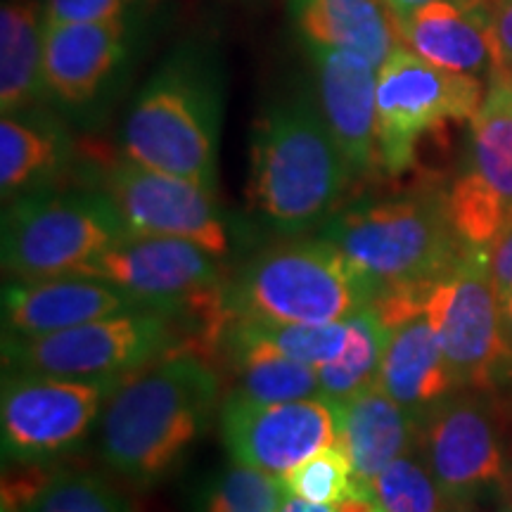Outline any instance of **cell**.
<instances>
[{
  "label": "cell",
  "instance_id": "6da1fadb",
  "mask_svg": "<svg viewBox=\"0 0 512 512\" xmlns=\"http://www.w3.org/2000/svg\"><path fill=\"white\" fill-rule=\"evenodd\" d=\"M351 183L318 98L294 93L261 110L249 140L247 204L264 226L299 235L335 214Z\"/></svg>",
  "mask_w": 512,
  "mask_h": 512
},
{
  "label": "cell",
  "instance_id": "7a4b0ae2",
  "mask_svg": "<svg viewBox=\"0 0 512 512\" xmlns=\"http://www.w3.org/2000/svg\"><path fill=\"white\" fill-rule=\"evenodd\" d=\"M219 408V377L197 354H176L117 387L100 418L105 463L136 486L174 472Z\"/></svg>",
  "mask_w": 512,
  "mask_h": 512
},
{
  "label": "cell",
  "instance_id": "3957f363",
  "mask_svg": "<svg viewBox=\"0 0 512 512\" xmlns=\"http://www.w3.org/2000/svg\"><path fill=\"white\" fill-rule=\"evenodd\" d=\"M223 83L214 46L197 38L178 43L128 107L121 128L124 157L216 192Z\"/></svg>",
  "mask_w": 512,
  "mask_h": 512
},
{
  "label": "cell",
  "instance_id": "277c9868",
  "mask_svg": "<svg viewBox=\"0 0 512 512\" xmlns=\"http://www.w3.org/2000/svg\"><path fill=\"white\" fill-rule=\"evenodd\" d=\"M318 235L344 254L373 292V304L387 297L427 302L467 249L448 216L446 195L437 192L356 202L335 211Z\"/></svg>",
  "mask_w": 512,
  "mask_h": 512
},
{
  "label": "cell",
  "instance_id": "5b68a950",
  "mask_svg": "<svg viewBox=\"0 0 512 512\" xmlns=\"http://www.w3.org/2000/svg\"><path fill=\"white\" fill-rule=\"evenodd\" d=\"M230 318L259 323H342L373 306V292L335 245L318 235L256 254L223 290Z\"/></svg>",
  "mask_w": 512,
  "mask_h": 512
},
{
  "label": "cell",
  "instance_id": "8992f818",
  "mask_svg": "<svg viewBox=\"0 0 512 512\" xmlns=\"http://www.w3.org/2000/svg\"><path fill=\"white\" fill-rule=\"evenodd\" d=\"M128 228L105 190L48 188L17 197L3 214V271L12 280L88 275Z\"/></svg>",
  "mask_w": 512,
  "mask_h": 512
},
{
  "label": "cell",
  "instance_id": "52a82bcc",
  "mask_svg": "<svg viewBox=\"0 0 512 512\" xmlns=\"http://www.w3.org/2000/svg\"><path fill=\"white\" fill-rule=\"evenodd\" d=\"M176 306H140L48 335L3 332L5 370L74 380H117L166 354L174 344Z\"/></svg>",
  "mask_w": 512,
  "mask_h": 512
},
{
  "label": "cell",
  "instance_id": "ba28073f",
  "mask_svg": "<svg viewBox=\"0 0 512 512\" xmlns=\"http://www.w3.org/2000/svg\"><path fill=\"white\" fill-rule=\"evenodd\" d=\"M150 10L100 22H46V100L64 117L93 124L110 110L138 60Z\"/></svg>",
  "mask_w": 512,
  "mask_h": 512
},
{
  "label": "cell",
  "instance_id": "9c48e42d",
  "mask_svg": "<svg viewBox=\"0 0 512 512\" xmlns=\"http://www.w3.org/2000/svg\"><path fill=\"white\" fill-rule=\"evenodd\" d=\"M484 95L482 79L441 69L399 43L377 72V162L384 174L411 169L420 138L475 117Z\"/></svg>",
  "mask_w": 512,
  "mask_h": 512
},
{
  "label": "cell",
  "instance_id": "30bf717a",
  "mask_svg": "<svg viewBox=\"0 0 512 512\" xmlns=\"http://www.w3.org/2000/svg\"><path fill=\"white\" fill-rule=\"evenodd\" d=\"M117 387V380H74L5 370L0 396L5 463H48L79 448Z\"/></svg>",
  "mask_w": 512,
  "mask_h": 512
},
{
  "label": "cell",
  "instance_id": "8fae6325",
  "mask_svg": "<svg viewBox=\"0 0 512 512\" xmlns=\"http://www.w3.org/2000/svg\"><path fill=\"white\" fill-rule=\"evenodd\" d=\"M102 190L117 204L128 233L195 242L216 259L240 245V228L216 202V192L188 178L124 157L105 171Z\"/></svg>",
  "mask_w": 512,
  "mask_h": 512
},
{
  "label": "cell",
  "instance_id": "7c38bea8",
  "mask_svg": "<svg viewBox=\"0 0 512 512\" xmlns=\"http://www.w3.org/2000/svg\"><path fill=\"white\" fill-rule=\"evenodd\" d=\"M425 316L437 332L458 387L489 384L503 356H508L489 249H465L458 264L427 294Z\"/></svg>",
  "mask_w": 512,
  "mask_h": 512
},
{
  "label": "cell",
  "instance_id": "4fadbf2b",
  "mask_svg": "<svg viewBox=\"0 0 512 512\" xmlns=\"http://www.w3.org/2000/svg\"><path fill=\"white\" fill-rule=\"evenodd\" d=\"M221 437L235 463L280 479L320 448L342 441L339 403L325 396L256 403L230 392L221 403Z\"/></svg>",
  "mask_w": 512,
  "mask_h": 512
},
{
  "label": "cell",
  "instance_id": "5bb4252c",
  "mask_svg": "<svg viewBox=\"0 0 512 512\" xmlns=\"http://www.w3.org/2000/svg\"><path fill=\"white\" fill-rule=\"evenodd\" d=\"M418 448L456 505L475 503L508 477L496 422L486 403L472 394H448L427 408L420 418Z\"/></svg>",
  "mask_w": 512,
  "mask_h": 512
},
{
  "label": "cell",
  "instance_id": "9a60e30c",
  "mask_svg": "<svg viewBox=\"0 0 512 512\" xmlns=\"http://www.w3.org/2000/svg\"><path fill=\"white\" fill-rule=\"evenodd\" d=\"M88 275L112 280L140 299L159 306H190L221 290L216 256L195 242L128 233L98 256Z\"/></svg>",
  "mask_w": 512,
  "mask_h": 512
},
{
  "label": "cell",
  "instance_id": "2e32d148",
  "mask_svg": "<svg viewBox=\"0 0 512 512\" xmlns=\"http://www.w3.org/2000/svg\"><path fill=\"white\" fill-rule=\"evenodd\" d=\"M140 306L150 302L98 275L10 280L3 287V328L8 335H48Z\"/></svg>",
  "mask_w": 512,
  "mask_h": 512
},
{
  "label": "cell",
  "instance_id": "e0dca14e",
  "mask_svg": "<svg viewBox=\"0 0 512 512\" xmlns=\"http://www.w3.org/2000/svg\"><path fill=\"white\" fill-rule=\"evenodd\" d=\"M316 67L318 105L351 181L368 178L377 164V72L373 62L351 50H309Z\"/></svg>",
  "mask_w": 512,
  "mask_h": 512
},
{
  "label": "cell",
  "instance_id": "ac0fdd59",
  "mask_svg": "<svg viewBox=\"0 0 512 512\" xmlns=\"http://www.w3.org/2000/svg\"><path fill=\"white\" fill-rule=\"evenodd\" d=\"M392 19L401 46L422 60L477 79L496 72L489 8H465L453 0H430Z\"/></svg>",
  "mask_w": 512,
  "mask_h": 512
},
{
  "label": "cell",
  "instance_id": "d6986e66",
  "mask_svg": "<svg viewBox=\"0 0 512 512\" xmlns=\"http://www.w3.org/2000/svg\"><path fill=\"white\" fill-rule=\"evenodd\" d=\"M72 159L74 143L60 117L38 107L3 114L0 190L5 202L55 188Z\"/></svg>",
  "mask_w": 512,
  "mask_h": 512
},
{
  "label": "cell",
  "instance_id": "ffe728a7",
  "mask_svg": "<svg viewBox=\"0 0 512 512\" xmlns=\"http://www.w3.org/2000/svg\"><path fill=\"white\" fill-rule=\"evenodd\" d=\"M377 384L420 418L458 387L425 311L389 328Z\"/></svg>",
  "mask_w": 512,
  "mask_h": 512
},
{
  "label": "cell",
  "instance_id": "44dd1931",
  "mask_svg": "<svg viewBox=\"0 0 512 512\" xmlns=\"http://www.w3.org/2000/svg\"><path fill=\"white\" fill-rule=\"evenodd\" d=\"M342 446L358 482L368 486L389 463L418 446L420 415L403 408L380 384H370L339 403Z\"/></svg>",
  "mask_w": 512,
  "mask_h": 512
},
{
  "label": "cell",
  "instance_id": "7402d4cb",
  "mask_svg": "<svg viewBox=\"0 0 512 512\" xmlns=\"http://www.w3.org/2000/svg\"><path fill=\"white\" fill-rule=\"evenodd\" d=\"M287 8L309 50H351L382 67L399 46L392 12L382 0H290Z\"/></svg>",
  "mask_w": 512,
  "mask_h": 512
},
{
  "label": "cell",
  "instance_id": "603a6c76",
  "mask_svg": "<svg viewBox=\"0 0 512 512\" xmlns=\"http://www.w3.org/2000/svg\"><path fill=\"white\" fill-rule=\"evenodd\" d=\"M235 394L256 403H285L323 396L318 368L294 361L283 351L252 335L240 320H226L223 328Z\"/></svg>",
  "mask_w": 512,
  "mask_h": 512
},
{
  "label": "cell",
  "instance_id": "cb8c5ba5",
  "mask_svg": "<svg viewBox=\"0 0 512 512\" xmlns=\"http://www.w3.org/2000/svg\"><path fill=\"white\" fill-rule=\"evenodd\" d=\"M489 195L512 221V76L496 72L482 105L470 119L465 171L460 174Z\"/></svg>",
  "mask_w": 512,
  "mask_h": 512
},
{
  "label": "cell",
  "instance_id": "d4e9b609",
  "mask_svg": "<svg viewBox=\"0 0 512 512\" xmlns=\"http://www.w3.org/2000/svg\"><path fill=\"white\" fill-rule=\"evenodd\" d=\"M46 10L38 0H3L0 10V110L38 107L46 100L43 79Z\"/></svg>",
  "mask_w": 512,
  "mask_h": 512
},
{
  "label": "cell",
  "instance_id": "484cf974",
  "mask_svg": "<svg viewBox=\"0 0 512 512\" xmlns=\"http://www.w3.org/2000/svg\"><path fill=\"white\" fill-rule=\"evenodd\" d=\"M389 328L382 323L373 306L358 311L349 318V342L344 354L328 366L318 368L320 387L325 399L342 403L377 384L382 370L384 347H387Z\"/></svg>",
  "mask_w": 512,
  "mask_h": 512
},
{
  "label": "cell",
  "instance_id": "4316f807",
  "mask_svg": "<svg viewBox=\"0 0 512 512\" xmlns=\"http://www.w3.org/2000/svg\"><path fill=\"white\" fill-rule=\"evenodd\" d=\"M283 498L278 477L233 460L204 482L195 512H278Z\"/></svg>",
  "mask_w": 512,
  "mask_h": 512
},
{
  "label": "cell",
  "instance_id": "83f0119b",
  "mask_svg": "<svg viewBox=\"0 0 512 512\" xmlns=\"http://www.w3.org/2000/svg\"><path fill=\"white\" fill-rule=\"evenodd\" d=\"M384 512H453L456 503L444 494L427 463L403 453L368 484Z\"/></svg>",
  "mask_w": 512,
  "mask_h": 512
},
{
  "label": "cell",
  "instance_id": "f1b7e54d",
  "mask_svg": "<svg viewBox=\"0 0 512 512\" xmlns=\"http://www.w3.org/2000/svg\"><path fill=\"white\" fill-rule=\"evenodd\" d=\"M280 484H283L285 496L302 498V501L318 505H335L363 486L358 482L342 441L320 448L318 453L299 463L285 477H280Z\"/></svg>",
  "mask_w": 512,
  "mask_h": 512
},
{
  "label": "cell",
  "instance_id": "f546056e",
  "mask_svg": "<svg viewBox=\"0 0 512 512\" xmlns=\"http://www.w3.org/2000/svg\"><path fill=\"white\" fill-rule=\"evenodd\" d=\"M240 320L245 328L273 349L283 351L294 361L306 363V366L323 368L337 361L344 354L349 342V320L342 323L325 325H292V323H259V320L230 318Z\"/></svg>",
  "mask_w": 512,
  "mask_h": 512
},
{
  "label": "cell",
  "instance_id": "4dcf8cb0",
  "mask_svg": "<svg viewBox=\"0 0 512 512\" xmlns=\"http://www.w3.org/2000/svg\"><path fill=\"white\" fill-rule=\"evenodd\" d=\"M15 512H131L112 484L91 472H60Z\"/></svg>",
  "mask_w": 512,
  "mask_h": 512
},
{
  "label": "cell",
  "instance_id": "1f68e13d",
  "mask_svg": "<svg viewBox=\"0 0 512 512\" xmlns=\"http://www.w3.org/2000/svg\"><path fill=\"white\" fill-rule=\"evenodd\" d=\"M155 0H46V22H100L150 10Z\"/></svg>",
  "mask_w": 512,
  "mask_h": 512
},
{
  "label": "cell",
  "instance_id": "d6a6232c",
  "mask_svg": "<svg viewBox=\"0 0 512 512\" xmlns=\"http://www.w3.org/2000/svg\"><path fill=\"white\" fill-rule=\"evenodd\" d=\"M489 24L494 36L496 72L512 76V0H494L489 5Z\"/></svg>",
  "mask_w": 512,
  "mask_h": 512
},
{
  "label": "cell",
  "instance_id": "836d02e7",
  "mask_svg": "<svg viewBox=\"0 0 512 512\" xmlns=\"http://www.w3.org/2000/svg\"><path fill=\"white\" fill-rule=\"evenodd\" d=\"M486 249H489V264L491 273H494L498 299L505 302L512 294V221Z\"/></svg>",
  "mask_w": 512,
  "mask_h": 512
},
{
  "label": "cell",
  "instance_id": "e575fe53",
  "mask_svg": "<svg viewBox=\"0 0 512 512\" xmlns=\"http://www.w3.org/2000/svg\"><path fill=\"white\" fill-rule=\"evenodd\" d=\"M332 512H384L377 503V498L373 496V491L368 486H361L356 489L354 494H349L342 501H337L332 505Z\"/></svg>",
  "mask_w": 512,
  "mask_h": 512
},
{
  "label": "cell",
  "instance_id": "d590c367",
  "mask_svg": "<svg viewBox=\"0 0 512 512\" xmlns=\"http://www.w3.org/2000/svg\"><path fill=\"white\" fill-rule=\"evenodd\" d=\"M501 339L505 354L512 358V294L501 302Z\"/></svg>",
  "mask_w": 512,
  "mask_h": 512
},
{
  "label": "cell",
  "instance_id": "8d00e7d4",
  "mask_svg": "<svg viewBox=\"0 0 512 512\" xmlns=\"http://www.w3.org/2000/svg\"><path fill=\"white\" fill-rule=\"evenodd\" d=\"M278 512H332V505H318V503L302 501V498L285 496Z\"/></svg>",
  "mask_w": 512,
  "mask_h": 512
},
{
  "label": "cell",
  "instance_id": "74e56055",
  "mask_svg": "<svg viewBox=\"0 0 512 512\" xmlns=\"http://www.w3.org/2000/svg\"><path fill=\"white\" fill-rule=\"evenodd\" d=\"M382 3H384V8L392 12V17H399L415 8H420V5L430 3V0H382Z\"/></svg>",
  "mask_w": 512,
  "mask_h": 512
},
{
  "label": "cell",
  "instance_id": "f35d334b",
  "mask_svg": "<svg viewBox=\"0 0 512 512\" xmlns=\"http://www.w3.org/2000/svg\"><path fill=\"white\" fill-rule=\"evenodd\" d=\"M453 3L465 5V8H489L494 0H453Z\"/></svg>",
  "mask_w": 512,
  "mask_h": 512
},
{
  "label": "cell",
  "instance_id": "ab89813d",
  "mask_svg": "<svg viewBox=\"0 0 512 512\" xmlns=\"http://www.w3.org/2000/svg\"><path fill=\"white\" fill-rule=\"evenodd\" d=\"M503 489H505V496H508V505L512 508V472L508 477H505V484H503Z\"/></svg>",
  "mask_w": 512,
  "mask_h": 512
},
{
  "label": "cell",
  "instance_id": "60d3db41",
  "mask_svg": "<svg viewBox=\"0 0 512 512\" xmlns=\"http://www.w3.org/2000/svg\"><path fill=\"white\" fill-rule=\"evenodd\" d=\"M453 512H475L470 508V503H465V505H456V508H453Z\"/></svg>",
  "mask_w": 512,
  "mask_h": 512
},
{
  "label": "cell",
  "instance_id": "b9f144b4",
  "mask_svg": "<svg viewBox=\"0 0 512 512\" xmlns=\"http://www.w3.org/2000/svg\"><path fill=\"white\" fill-rule=\"evenodd\" d=\"M503 512H512V508H510V505H505V508H503Z\"/></svg>",
  "mask_w": 512,
  "mask_h": 512
},
{
  "label": "cell",
  "instance_id": "7bdbcfd3",
  "mask_svg": "<svg viewBox=\"0 0 512 512\" xmlns=\"http://www.w3.org/2000/svg\"><path fill=\"white\" fill-rule=\"evenodd\" d=\"M3 512H15V510H10V508H3Z\"/></svg>",
  "mask_w": 512,
  "mask_h": 512
}]
</instances>
